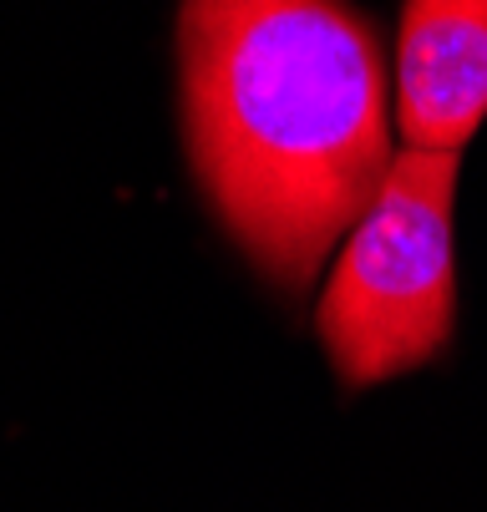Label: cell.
I'll return each mask as SVG.
<instances>
[{
  "label": "cell",
  "mask_w": 487,
  "mask_h": 512,
  "mask_svg": "<svg viewBox=\"0 0 487 512\" xmlns=\"http://www.w3.org/2000/svg\"><path fill=\"white\" fill-rule=\"evenodd\" d=\"M452 198L457 153L406 148L351 224L315 310L345 386H381L447 345L457 310Z\"/></svg>",
  "instance_id": "7a4b0ae2"
},
{
  "label": "cell",
  "mask_w": 487,
  "mask_h": 512,
  "mask_svg": "<svg viewBox=\"0 0 487 512\" xmlns=\"http://www.w3.org/2000/svg\"><path fill=\"white\" fill-rule=\"evenodd\" d=\"M396 82L401 137L457 153L487 117V0H406Z\"/></svg>",
  "instance_id": "3957f363"
},
{
  "label": "cell",
  "mask_w": 487,
  "mask_h": 512,
  "mask_svg": "<svg viewBox=\"0 0 487 512\" xmlns=\"http://www.w3.org/2000/svg\"><path fill=\"white\" fill-rule=\"evenodd\" d=\"M183 102L229 234L305 289L391 173L376 36L340 0H183Z\"/></svg>",
  "instance_id": "6da1fadb"
}]
</instances>
